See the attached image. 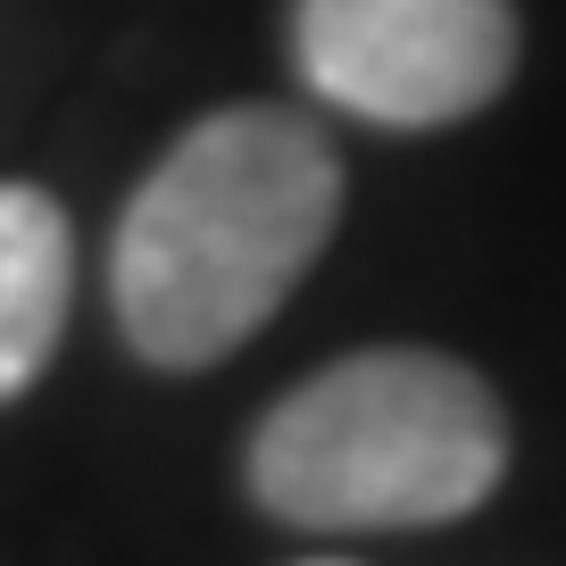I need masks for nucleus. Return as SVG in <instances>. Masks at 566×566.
Masks as SVG:
<instances>
[{
  "label": "nucleus",
  "mask_w": 566,
  "mask_h": 566,
  "mask_svg": "<svg viewBox=\"0 0 566 566\" xmlns=\"http://www.w3.org/2000/svg\"><path fill=\"white\" fill-rule=\"evenodd\" d=\"M342 209L334 142L292 108H226L150 167L117 226V325L150 367H209L283 308Z\"/></svg>",
  "instance_id": "obj_1"
},
{
  "label": "nucleus",
  "mask_w": 566,
  "mask_h": 566,
  "mask_svg": "<svg viewBox=\"0 0 566 566\" xmlns=\"http://www.w3.org/2000/svg\"><path fill=\"white\" fill-rule=\"evenodd\" d=\"M509 467V424L442 350H358L283 391L250 433V492L283 525L408 533L467 516Z\"/></svg>",
  "instance_id": "obj_2"
},
{
  "label": "nucleus",
  "mask_w": 566,
  "mask_h": 566,
  "mask_svg": "<svg viewBox=\"0 0 566 566\" xmlns=\"http://www.w3.org/2000/svg\"><path fill=\"white\" fill-rule=\"evenodd\" d=\"M292 59L350 117L450 125L509 84L516 9L509 0H301Z\"/></svg>",
  "instance_id": "obj_3"
},
{
  "label": "nucleus",
  "mask_w": 566,
  "mask_h": 566,
  "mask_svg": "<svg viewBox=\"0 0 566 566\" xmlns=\"http://www.w3.org/2000/svg\"><path fill=\"white\" fill-rule=\"evenodd\" d=\"M75 292V233L51 192L0 184V400H18L59 350Z\"/></svg>",
  "instance_id": "obj_4"
},
{
  "label": "nucleus",
  "mask_w": 566,
  "mask_h": 566,
  "mask_svg": "<svg viewBox=\"0 0 566 566\" xmlns=\"http://www.w3.org/2000/svg\"><path fill=\"white\" fill-rule=\"evenodd\" d=\"M317 566H334V558H317Z\"/></svg>",
  "instance_id": "obj_5"
}]
</instances>
